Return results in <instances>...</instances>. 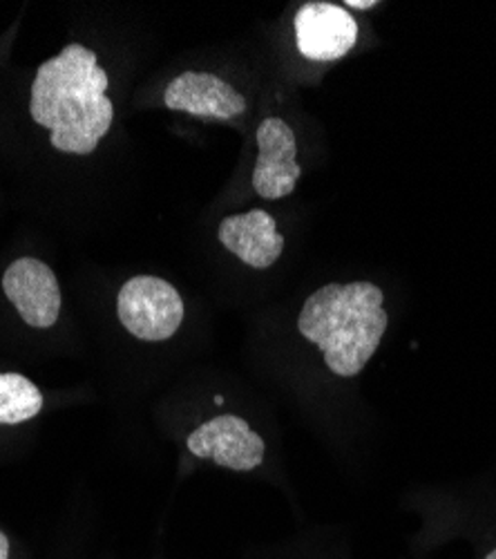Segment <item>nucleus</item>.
<instances>
[{"label":"nucleus","instance_id":"obj_1","mask_svg":"<svg viewBox=\"0 0 496 559\" xmlns=\"http://www.w3.org/2000/svg\"><path fill=\"white\" fill-rule=\"evenodd\" d=\"M108 74L97 55L70 43L63 52L40 63L32 83V119L50 130L57 151L70 155L95 153L108 134L114 106L106 95Z\"/></svg>","mask_w":496,"mask_h":559},{"label":"nucleus","instance_id":"obj_2","mask_svg":"<svg viewBox=\"0 0 496 559\" xmlns=\"http://www.w3.org/2000/svg\"><path fill=\"white\" fill-rule=\"evenodd\" d=\"M387 324L380 287L374 283H331L306 298L298 332L323 349L325 365L336 377L353 379L380 347Z\"/></svg>","mask_w":496,"mask_h":559},{"label":"nucleus","instance_id":"obj_3","mask_svg":"<svg viewBox=\"0 0 496 559\" xmlns=\"http://www.w3.org/2000/svg\"><path fill=\"white\" fill-rule=\"evenodd\" d=\"M123 330L146 343H161L177 334L184 320V300L177 289L155 275H134L117 296Z\"/></svg>","mask_w":496,"mask_h":559},{"label":"nucleus","instance_id":"obj_4","mask_svg":"<svg viewBox=\"0 0 496 559\" xmlns=\"http://www.w3.org/2000/svg\"><path fill=\"white\" fill-rule=\"evenodd\" d=\"M3 292L25 324L50 330L61 313V289L55 271L36 260L19 258L3 275Z\"/></svg>","mask_w":496,"mask_h":559},{"label":"nucleus","instance_id":"obj_5","mask_svg":"<svg viewBox=\"0 0 496 559\" xmlns=\"http://www.w3.org/2000/svg\"><path fill=\"white\" fill-rule=\"evenodd\" d=\"M189 450L197 459H213L219 468L235 473L255 471L264 461L266 445L240 416H215L189 437Z\"/></svg>","mask_w":496,"mask_h":559},{"label":"nucleus","instance_id":"obj_6","mask_svg":"<svg viewBox=\"0 0 496 559\" xmlns=\"http://www.w3.org/2000/svg\"><path fill=\"white\" fill-rule=\"evenodd\" d=\"M257 162L253 189L264 200H282L295 191L302 175L295 162L298 142L291 126L280 117H268L257 128Z\"/></svg>","mask_w":496,"mask_h":559},{"label":"nucleus","instance_id":"obj_7","mask_svg":"<svg viewBox=\"0 0 496 559\" xmlns=\"http://www.w3.org/2000/svg\"><path fill=\"white\" fill-rule=\"evenodd\" d=\"M358 23L334 3H306L295 14V38L302 57L311 61H338L358 43Z\"/></svg>","mask_w":496,"mask_h":559},{"label":"nucleus","instance_id":"obj_8","mask_svg":"<svg viewBox=\"0 0 496 559\" xmlns=\"http://www.w3.org/2000/svg\"><path fill=\"white\" fill-rule=\"evenodd\" d=\"M164 104L174 112L221 121L246 112V99L240 92L208 72H184L172 79L164 92Z\"/></svg>","mask_w":496,"mask_h":559},{"label":"nucleus","instance_id":"obj_9","mask_svg":"<svg viewBox=\"0 0 496 559\" xmlns=\"http://www.w3.org/2000/svg\"><path fill=\"white\" fill-rule=\"evenodd\" d=\"M217 238L253 269L274 266L285 251V236L278 230L274 215L262 209L221 219Z\"/></svg>","mask_w":496,"mask_h":559},{"label":"nucleus","instance_id":"obj_10","mask_svg":"<svg viewBox=\"0 0 496 559\" xmlns=\"http://www.w3.org/2000/svg\"><path fill=\"white\" fill-rule=\"evenodd\" d=\"M43 409L40 390L23 374H0V426H19Z\"/></svg>","mask_w":496,"mask_h":559},{"label":"nucleus","instance_id":"obj_11","mask_svg":"<svg viewBox=\"0 0 496 559\" xmlns=\"http://www.w3.org/2000/svg\"><path fill=\"white\" fill-rule=\"evenodd\" d=\"M344 8H353V10H372L378 8L376 0H347Z\"/></svg>","mask_w":496,"mask_h":559},{"label":"nucleus","instance_id":"obj_12","mask_svg":"<svg viewBox=\"0 0 496 559\" xmlns=\"http://www.w3.org/2000/svg\"><path fill=\"white\" fill-rule=\"evenodd\" d=\"M0 559H10V539L0 531Z\"/></svg>","mask_w":496,"mask_h":559},{"label":"nucleus","instance_id":"obj_13","mask_svg":"<svg viewBox=\"0 0 496 559\" xmlns=\"http://www.w3.org/2000/svg\"><path fill=\"white\" fill-rule=\"evenodd\" d=\"M485 559H496V548H494V550H492V552H489Z\"/></svg>","mask_w":496,"mask_h":559}]
</instances>
